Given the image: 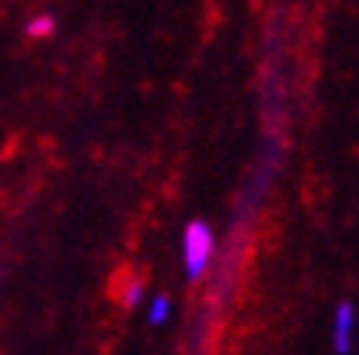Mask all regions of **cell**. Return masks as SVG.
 <instances>
[{
  "mask_svg": "<svg viewBox=\"0 0 359 355\" xmlns=\"http://www.w3.org/2000/svg\"><path fill=\"white\" fill-rule=\"evenodd\" d=\"M212 253H215V237H212V228L205 221H189L187 230H183V259H187V275L189 279H199L209 266Z\"/></svg>",
  "mask_w": 359,
  "mask_h": 355,
  "instance_id": "cell-1",
  "label": "cell"
},
{
  "mask_svg": "<svg viewBox=\"0 0 359 355\" xmlns=\"http://www.w3.org/2000/svg\"><path fill=\"white\" fill-rule=\"evenodd\" d=\"M350 340H353V304L344 301L334 317V349L337 352H350Z\"/></svg>",
  "mask_w": 359,
  "mask_h": 355,
  "instance_id": "cell-2",
  "label": "cell"
},
{
  "mask_svg": "<svg viewBox=\"0 0 359 355\" xmlns=\"http://www.w3.org/2000/svg\"><path fill=\"white\" fill-rule=\"evenodd\" d=\"M55 26H58V22H55L52 13H36V16L26 20V36L29 39H48L55 32Z\"/></svg>",
  "mask_w": 359,
  "mask_h": 355,
  "instance_id": "cell-3",
  "label": "cell"
},
{
  "mask_svg": "<svg viewBox=\"0 0 359 355\" xmlns=\"http://www.w3.org/2000/svg\"><path fill=\"white\" fill-rule=\"evenodd\" d=\"M167 314H170V298H167V295L154 298V304H151V314H148L151 326H157V323H164V320H167Z\"/></svg>",
  "mask_w": 359,
  "mask_h": 355,
  "instance_id": "cell-4",
  "label": "cell"
},
{
  "mask_svg": "<svg viewBox=\"0 0 359 355\" xmlns=\"http://www.w3.org/2000/svg\"><path fill=\"white\" fill-rule=\"evenodd\" d=\"M138 298H142V281H138V279L126 281V285H122V295H119L122 307H135V304H138Z\"/></svg>",
  "mask_w": 359,
  "mask_h": 355,
  "instance_id": "cell-5",
  "label": "cell"
},
{
  "mask_svg": "<svg viewBox=\"0 0 359 355\" xmlns=\"http://www.w3.org/2000/svg\"><path fill=\"white\" fill-rule=\"evenodd\" d=\"M0 291H4V269H0Z\"/></svg>",
  "mask_w": 359,
  "mask_h": 355,
  "instance_id": "cell-6",
  "label": "cell"
}]
</instances>
